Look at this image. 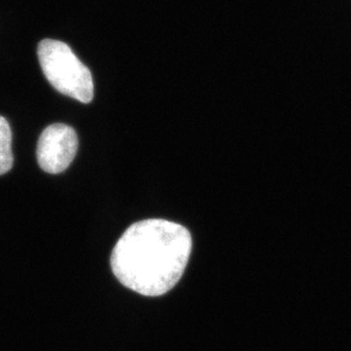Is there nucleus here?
Listing matches in <instances>:
<instances>
[{"instance_id":"obj_1","label":"nucleus","mask_w":351,"mask_h":351,"mask_svg":"<svg viewBox=\"0 0 351 351\" xmlns=\"http://www.w3.org/2000/svg\"><path fill=\"white\" fill-rule=\"evenodd\" d=\"M191 248L193 239L184 226L167 219H143L119 238L110 266L126 288L146 297H159L180 281Z\"/></svg>"},{"instance_id":"obj_2","label":"nucleus","mask_w":351,"mask_h":351,"mask_svg":"<svg viewBox=\"0 0 351 351\" xmlns=\"http://www.w3.org/2000/svg\"><path fill=\"white\" fill-rule=\"evenodd\" d=\"M38 58L45 77L57 91L79 100L80 103H91V72L66 43L53 39L40 41Z\"/></svg>"},{"instance_id":"obj_3","label":"nucleus","mask_w":351,"mask_h":351,"mask_svg":"<svg viewBox=\"0 0 351 351\" xmlns=\"http://www.w3.org/2000/svg\"><path fill=\"white\" fill-rule=\"evenodd\" d=\"M79 148L75 130L66 124H51L43 130L37 147L40 167L50 174L65 171L73 162Z\"/></svg>"},{"instance_id":"obj_4","label":"nucleus","mask_w":351,"mask_h":351,"mask_svg":"<svg viewBox=\"0 0 351 351\" xmlns=\"http://www.w3.org/2000/svg\"><path fill=\"white\" fill-rule=\"evenodd\" d=\"M13 162L12 131L6 119L0 117V176L10 172L13 167Z\"/></svg>"}]
</instances>
